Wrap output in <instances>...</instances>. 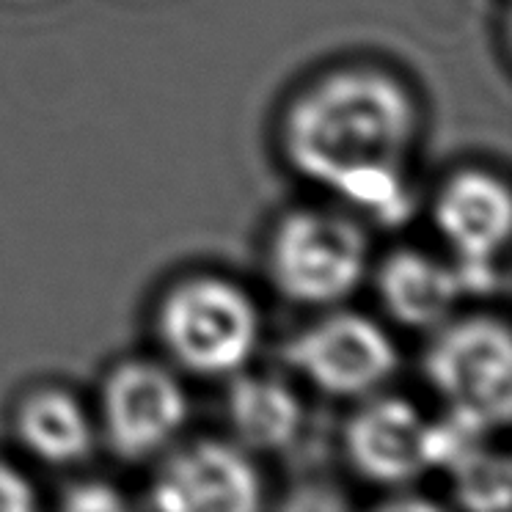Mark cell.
I'll return each mask as SVG.
<instances>
[{
  "instance_id": "cell-1",
  "label": "cell",
  "mask_w": 512,
  "mask_h": 512,
  "mask_svg": "<svg viewBox=\"0 0 512 512\" xmlns=\"http://www.w3.org/2000/svg\"><path fill=\"white\" fill-rule=\"evenodd\" d=\"M422 127L413 91L378 67H342L303 86L281 116V152L301 177L383 223L411 212L405 166Z\"/></svg>"
},
{
  "instance_id": "cell-2",
  "label": "cell",
  "mask_w": 512,
  "mask_h": 512,
  "mask_svg": "<svg viewBox=\"0 0 512 512\" xmlns=\"http://www.w3.org/2000/svg\"><path fill=\"white\" fill-rule=\"evenodd\" d=\"M160 345L177 367L201 378H232L254 356L262 320L254 298L221 276H188L160 298Z\"/></svg>"
},
{
  "instance_id": "cell-3",
  "label": "cell",
  "mask_w": 512,
  "mask_h": 512,
  "mask_svg": "<svg viewBox=\"0 0 512 512\" xmlns=\"http://www.w3.org/2000/svg\"><path fill=\"white\" fill-rule=\"evenodd\" d=\"M369 237L361 223L331 210H292L268 240V279L281 298L334 306L367 276Z\"/></svg>"
},
{
  "instance_id": "cell-4",
  "label": "cell",
  "mask_w": 512,
  "mask_h": 512,
  "mask_svg": "<svg viewBox=\"0 0 512 512\" xmlns=\"http://www.w3.org/2000/svg\"><path fill=\"white\" fill-rule=\"evenodd\" d=\"M424 378L449 408L466 411L493 427L510 422L512 339L499 317L446 320L424 350Z\"/></svg>"
},
{
  "instance_id": "cell-5",
  "label": "cell",
  "mask_w": 512,
  "mask_h": 512,
  "mask_svg": "<svg viewBox=\"0 0 512 512\" xmlns=\"http://www.w3.org/2000/svg\"><path fill=\"white\" fill-rule=\"evenodd\" d=\"M284 358L314 389L345 400L375 394L400 367L394 339L372 317L356 312L320 317L290 339Z\"/></svg>"
},
{
  "instance_id": "cell-6",
  "label": "cell",
  "mask_w": 512,
  "mask_h": 512,
  "mask_svg": "<svg viewBox=\"0 0 512 512\" xmlns=\"http://www.w3.org/2000/svg\"><path fill=\"white\" fill-rule=\"evenodd\" d=\"M433 223L455 254V270L466 295H493V259L510 240V190L488 171H460L444 182L433 201Z\"/></svg>"
},
{
  "instance_id": "cell-7",
  "label": "cell",
  "mask_w": 512,
  "mask_h": 512,
  "mask_svg": "<svg viewBox=\"0 0 512 512\" xmlns=\"http://www.w3.org/2000/svg\"><path fill=\"white\" fill-rule=\"evenodd\" d=\"M102 435L113 455L146 460L160 455L188 422V394L177 375L155 361H124L100 391Z\"/></svg>"
},
{
  "instance_id": "cell-8",
  "label": "cell",
  "mask_w": 512,
  "mask_h": 512,
  "mask_svg": "<svg viewBox=\"0 0 512 512\" xmlns=\"http://www.w3.org/2000/svg\"><path fill=\"white\" fill-rule=\"evenodd\" d=\"M149 499L168 512H254L265 501V482L248 449L204 438L168 457Z\"/></svg>"
},
{
  "instance_id": "cell-9",
  "label": "cell",
  "mask_w": 512,
  "mask_h": 512,
  "mask_svg": "<svg viewBox=\"0 0 512 512\" xmlns=\"http://www.w3.org/2000/svg\"><path fill=\"white\" fill-rule=\"evenodd\" d=\"M427 427L411 400L375 397L347 419L345 455L358 477L400 488L430 471Z\"/></svg>"
},
{
  "instance_id": "cell-10",
  "label": "cell",
  "mask_w": 512,
  "mask_h": 512,
  "mask_svg": "<svg viewBox=\"0 0 512 512\" xmlns=\"http://www.w3.org/2000/svg\"><path fill=\"white\" fill-rule=\"evenodd\" d=\"M378 295L397 323L424 331L444 325L466 292L455 265L416 248H400L380 265Z\"/></svg>"
},
{
  "instance_id": "cell-11",
  "label": "cell",
  "mask_w": 512,
  "mask_h": 512,
  "mask_svg": "<svg viewBox=\"0 0 512 512\" xmlns=\"http://www.w3.org/2000/svg\"><path fill=\"white\" fill-rule=\"evenodd\" d=\"M226 394V416L243 449L276 452L295 441L303 424L298 394L279 378L234 372Z\"/></svg>"
},
{
  "instance_id": "cell-12",
  "label": "cell",
  "mask_w": 512,
  "mask_h": 512,
  "mask_svg": "<svg viewBox=\"0 0 512 512\" xmlns=\"http://www.w3.org/2000/svg\"><path fill=\"white\" fill-rule=\"evenodd\" d=\"M14 433L25 452L50 466H72L94 446L89 411L64 389L31 391L14 413Z\"/></svg>"
},
{
  "instance_id": "cell-13",
  "label": "cell",
  "mask_w": 512,
  "mask_h": 512,
  "mask_svg": "<svg viewBox=\"0 0 512 512\" xmlns=\"http://www.w3.org/2000/svg\"><path fill=\"white\" fill-rule=\"evenodd\" d=\"M449 477L457 504L466 510L488 512L510 507V460L504 455H493L479 446L449 468Z\"/></svg>"
},
{
  "instance_id": "cell-14",
  "label": "cell",
  "mask_w": 512,
  "mask_h": 512,
  "mask_svg": "<svg viewBox=\"0 0 512 512\" xmlns=\"http://www.w3.org/2000/svg\"><path fill=\"white\" fill-rule=\"evenodd\" d=\"M61 507L69 512H113L124 510L127 501L119 496V490L105 482H78L67 488Z\"/></svg>"
},
{
  "instance_id": "cell-15",
  "label": "cell",
  "mask_w": 512,
  "mask_h": 512,
  "mask_svg": "<svg viewBox=\"0 0 512 512\" xmlns=\"http://www.w3.org/2000/svg\"><path fill=\"white\" fill-rule=\"evenodd\" d=\"M36 488L23 471L6 460H0V512L36 510Z\"/></svg>"
}]
</instances>
